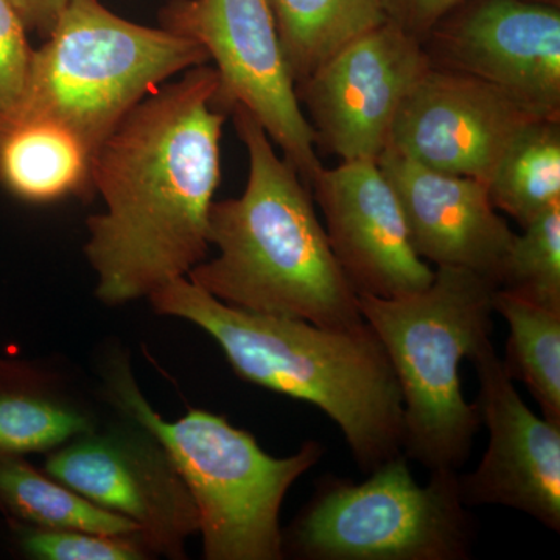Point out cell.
Listing matches in <instances>:
<instances>
[{
	"label": "cell",
	"instance_id": "obj_1",
	"mask_svg": "<svg viewBox=\"0 0 560 560\" xmlns=\"http://www.w3.org/2000/svg\"><path fill=\"white\" fill-rule=\"evenodd\" d=\"M217 90L212 66L186 70L140 101L92 153L91 189L106 209L88 220L84 254L105 304L149 298L208 256L228 116Z\"/></svg>",
	"mask_w": 560,
	"mask_h": 560
},
{
	"label": "cell",
	"instance_id": "obj_2",
	"mask_svg": "<svg viewBox=\"0 0 560 560\" xmlns=\"http://www.w3.org/2000/svg\"><path fill=\"white\" fill-rule=\"evenodd\" d=\"M249 160L241 197L213 201L209 245L215 259L187 279L243 311L308 320L330 329L364 323L360 296L327 241L311 187L243 106L231 110Z\"/></svg>",
	"mask_w": 560,
	"mask_h": 560
},
{
	"label": "cell",
	"instance_id": "obj_3",
	"mask_svg": "<svg viewBox=\"0 0 560 560\" xmlns=\"http://www.w3.org/2000/svg\"><path fill=\"white\" fill-rule=\"evenodd\" d=\"M161 315L210 335L243 381L304 400L334 420L363 474L401 453L404 404L396 374L364 320L330 329L224 304L187 278L149 296Z\"/></svg>",
	"mask_w": 560,
	"mask_h": 560
},
{
	"label": "cell",
	"instance_id": "obj_4",
	"mask_svg": "<svg viewBox=\"0 0 560 560\" xmlns=\"http://www.w3.org/2000/svg\"><path fill=\"white\" fill-rule=\"evenodd\" d=\"M499 285L478 272L436 267L427 289L399 298L360 296L404 404L401 453L427 470H459L482 425L460 388L459 366L490 340Z\"/></svg>",
	"mask_w": 560,
	"mask_h": 560
},
{
	"label": "cell",
	"instance_id": "obj_5",
	"mask_svg": "<svg viewBox=\"0 0 560 560\" xmlns=\"http://www.w3.org/2000/svg\"><path fill=\"white\" fill-rule=\"evenodd\" d=\"M103 377L109 404L156 438L186 482L206 559L285 558L279 522L283 499L323 458L320 442H304L294 455L275 458L223 416L189 410L175 422L162 419L139 389L127 357H113Z\"/></svg>",
	"mask_w": 560,
	"mask_h": 560
},
{
	"label": "cell",
	"instance_id": "obj_6",
	"mask_svg": "<svg viewBox=\"0 0 560 560\" xmlns=\"http://www.w3.org/2000/svg\"><path fill=\"white\" fill-rule=\"evenodd\" d=\"M209 61L197 40L124 20L98 0H69L49 38L35 49L24 101L2 128L51 120L92 154L165 80Z\"/></svg>",
	"mask_w": 560,
	"mask_h": 560
},
{
	"label": "cell",
	"instance_id": "obj_7",
	"mask_svg": "<svg viewBox=\"0 0 560 560\" xmlns=\"http://www.w3.org/2000/svg\"><path fill=\"white\" fill-rule=\"evenodd\" d=\"M458 470L412 477L400 453L361 482L326 475L283 530V555L301 560H467L475 528Z\"/></svg>",
	"mask_w": 560,
	"mask_h": 560
},
{
	"label": "cell",
	"instance_id": "obj_8",
	"mask_svg": "<svg viewBox=\"0 0 560 560\" xmlns=\"http://www.w3.org/2000/svg\"><path fill=\"white\" fill-rule=\"evenodd\" d=\"M160 21L215 61L217 108L249 110L311 187L323 164L267 0H171Z\"/></svg>",
	"mask_w": 560,
	"mask_h": 560
},
{
	"label": "cell",
	"instance_id": "obj_9",
	"mask_svg": "<svg viewBox=\"0 0 560 560\" xmlns=\"http://www.w3.org/2000/svg\"><path fill=\"white\" fill-rule=\"evenodd\" d=\"M124 418L50 452L44 471L138 525L151 555L183 559L184 544L200 530L195 501L156 438Z\"/></svg>",
	"mask_w": 560,
	"mask_h": 560
},
{
	"label": "cell",
	"instance_id": "obj_10",
	"mask_svg": "<svg viewBox=\"0 0 560 560\" xmlns=\"http://www.w3.org/2000/svg\"><path fill=\"white\" fill-rule=\"evenodd\" d=\"M431 68L422 40L386 20L296 84L316 145L340 161H377L401 103Z\"/></svg>",
	"mask_w": 560,
	"mask_h": 560
},
{
	"label": "cell",
	"instance_id": "obj_11",
	"mask_svg": "<svg viewBox=\"0 0 560 560\" xmlns=\"http://www.w3.org/2000/svg\"><path fill=\"white\" fill-rule=\"evenodd\" d=\"M433 68L499 88L560 120V5L541 0H466L423 39Z\"/></svg>",
	"mask_w": 560,
	"mask_h": 560
},
{
	"label": "cell",
	"instance_id": "obj_12",
	"mask_svg": "<svg viewBox=\"0 0 560 560\" xmlns=\"http://www.w3.org/2000/svg\"><path fill=\"white\" fill-rule=\"evenodd\" d=\"M540 119L486 81L431 66L401 103L388 149L431 171L489 183L504 151Z\"/></svg>",
	"mask_w": 560,
	"mask_h": 560
},
{
	"label": "cell",
	"instance_id": "obj_13",
	"mask_svg": "<svg viewBox=\"0 0 560 560\" xmlns=\"http://www.w3.org/2000/svg\"><path fill=\"white\" fill-rule=\"evenodd\" d=\"M477 407L489 433L477 469L458 474L467 508L521 511L560 533V425L530 410L504 370L492 340L475 353Z\"/></svg>",
	"mask_w": 560,
	"mask_h": 560
},
{
	"label": "cell",
	"instance_id": "obj_14",
	"mask_svg": "<svg viewBox=\"0 0 560 560\" xmlns=\"http://www.w3.org/2000/svg\"><path fill=\"white\" fill-rule=\"evenodd\" d=\"M311 190L335 259L359 296H407L430 285L434 270L412 248L399 200L377 161L323 165Z\"/></svg>",
	"mask_w": 560,
	"mask_h": 560
},
{
	"label": "cell",
	"instance_id": "obj_15",
	"mask_svg": "<svg viewBox=\"0 0 560 560\" xmlns=\"http://www.w3.org/2000/svg\"><path fill=\"white\" fill-rule=\"evenodd\" d=\"M377 164L399 200L420 259L466 268L497 283L515 232L490 201L488 183L431 171L390 149Z\"/></svg>",
	"mask_w": 560,
	"mask_h": 560
},
{
	"label": "cell",
	"instance_id": "obj_16",
	"mask_svg": "<svg viewBox=\"0 0 560 560\" xmlns=\"http://www.w3.org/2000/svg\"><path fill=\"white\" fill-rule=\"evenodd\" d=\"M98 423L90 405L49 372L0 359V456L50 453Z\"/></svg>",
	"mask_w": 560,
	"mask_h": 560
},
{
	"label": "cell",
	"instance_id": "obj_17",
	"mask_svg": "<svg viewBox=\"0 0 560 560\" xmlns=\"http://www.w3.org/2000/svg\"><path fill=\"white\" fill-rule=\"evenodd\" d=\"M91 156L73 132L51 120H20L0 130V183L22 200L91 189Z\"/></svg>",
	"mask_w": 560,
	"mask_h": 560
},
{
	"label": "cell",
	"instance_id": "obj_18",
	"mask_svg": "<svg viewBox=\"0 0 560 560\" xmlns=\"http://www.w3.org/2000/svg\"><path fill=\"white\" fill-rule=\"evenodd\" d=\"M0 511L11 521L38 528L88 530L142 541L138 525L91 503L35 469L24 456H0Z\"/></svg>",
	"mask_w": 560,
	"mask_h": 560
},
{
	"label": "cell",
	"instance_id": "obj_19",
	"mask_svg": "<svg viewBox=\"0 0 560 560\" xmlns=\"http://www.w3.org/2000/svg\"><path fill=\"white\" fill-rule=\"evenodd\" d=\"M294 83L386 21L382 0H267Z\"/></svg>",
	"mask_w": 560,
	"mask_h": 560
},
{
	"label": "cell",
	"instance_id": "obj_20",
	"mask_svg": "<svg viewBox=\"0 0 560 560\" xmlns=\"http://www.w3.org/2000/svg\"><path fill=\"white\" fill-rule=\"evenodd\" d=\"M493 308L510 326L504 370L529 389L544 418L560 425V311L501 289Z\"/></svg>",
	"mask_w": 560,
	"mask_h": 560
},
{
	"label": "cell",
	"instance_id": "obj_21",
	"mask_svg": "<svg viewBox=\"0 0 560 560\" xmlns=\"http://www.w3.org/2000/svg\"><path fill=\"white\" fill-rule=\"evenodd\" d=\"M490 201L522 228L560 202V120L530 124L490 176Z\"/></svg>",
	"mask_w": 560,
	"mask_h": 560
},
{
	"label": "cell",
	"instance_id": "obj_22",
	"mask_svg": "<svg viewBox=\"0 0 560 560\" xmlns=\"http://www.w3.org/2000/svg\"><path fill=\"white\" fill-rule=\"evenodd\" d=\"M522 230L501 264L499 289L560 311V202Z\"/></svg>",
	"mask_w": 560,
	"mask_h": 560
},
{
	"label": "cell",
	"instance_id": "obj_23",
	"mask_svg": "<svg viewBox=\"0 0 560 560\" xmlns=\"http://www.w3.org/2000/svg\"><path fill=\"white\" fill-rule=\"evenodd\" d=\"M10 544L36 560H142L151 555L140 540L77 529H46L7 518Z\"/></svg>",
	"mask_w": 560,
	"mask_h": 560
},
{
	"label": "cell",
	"instance_id": "obj_24",
	"mask_svg": "<svg viewBox=\"0 0 560 560\" xmlns=\"http://www.w3.org/2000/svg\"><path fill=\"white\" fill-rule=\"evenodd\" d=\"M11 0H0V128L24 101L35 49Z\"/></svg>",
	"mask_w": 560,
	"mask_h": 560
},
{
	"label": "cell",
	"instance_id": "obj_25",
	"mask_svg": "<svg viewBox=\"0 0 560 560\" xmlns=\"http://www.w3.org/2000/svg\"><path fill=\"white\" fill-rule=\"evenodd\" d=\"M463 2L466 0H382L386 20L422 43L434 25Z\"/></svg>",
	"mask_w": 560,
	"mask_h": 560
},
{
	"label": "cell",
	"instance_id": "obj_26",
	"mask_svg": "<svg viewBox=\"0 0 560 560\" xmlns=\"http://www.w3.org/2000/svg\"><path fill=\"white\" fill-rule=\"evenodd\" d=\"M69 0H11L28 32L47 39Z\"/></svg>",
	"mask_w": 560,
	"mask_h": 560
},
{
	"label": "cell",
	"instance_id": "obj_27",
	"mask_svg": "<svg viewBox=\"0 0 560 560\" xmlns=\"http://www.w3.org/2000/svg\"><path fill=\"white\" fill-rule=\"evenodd\" d=\"M541 2L555 3V5H560V0H541Z\"/></svg>",
	"mask_w": 560,
	"mask_h": 560
}]
</instances>
